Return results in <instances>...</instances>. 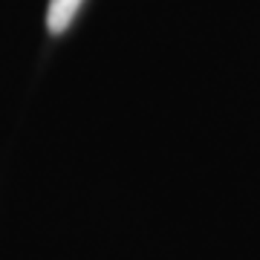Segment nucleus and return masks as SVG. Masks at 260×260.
Segmentation results:
<instances>
[{"mask_svg": "<svg viewBox=\"0 0 260 260\" xmlns=\"http://www.w3.org/2000/svg\"><path fill=\"white\" fill-rule=\"evenodd\" d=\"M81 3L84 0H49V9H47L49 32H55V35L67 32L70 23L75 20V15H78V9H81Z\"/></svg>", "mask_w": 260, "mask_h": 260, "instance_id": "obj_1", "label": "nucleus"}]
</instances>
